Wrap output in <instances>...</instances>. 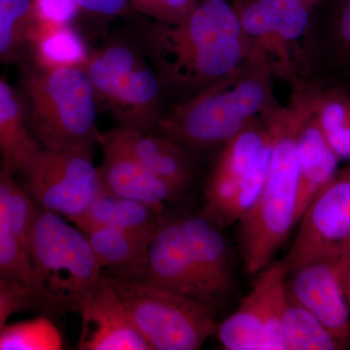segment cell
Returning <instances> with one entry per match:
<instances>
[{"mask_svg":"<svg viewBox=\"0 0 350 350\" xmlns=\"http://www.w3.org/2000/svg\"><path fill=\"white\" fill-rule=\"evenodd\" d=\"M298 94L312 112L338 160L349 162L350 91L338 87L327 90L303 87Z\"/></svg>","mask_w":350,"mask_h":350,"instance_id":"23","label":"cell"},{"mask_svg":"<svg viewBox=\"0 0 350 350\" xmlns=\"http://www.w3.org/2000/svg\"><path fill=\"white\" fill-rule=\"evenodd\" d=\"M20 174L40 208L68 221L82 215L103 190L93 149L40 148Z\"/></svg>","mask_w":350,"mask_h":350,"instance_id":"8","label":"cell"},{"mask_svg":"<svg viewBox=\"0 0 350 350\" xmlns=\"http://www.w3.org/2000/svg\"><path fill=\"white\" fill-rule=\"evenodd\" d=\"M305 1L308 4V5L312 6L313 8V7L317 5V4H319L320 2L323 1V0H305Z\"/></svg>","mask_w":350,"mask_h":350,"instance_id":"35","label":"cell"},{"mask_svg":"<svg viewBox=\"0 0 350 350\" xmlns=\"http://www.w3.org/2000/svg\"><path fill=\"white\" fill-rule=\"evenodd\" d=\"M303 107L271 113L267 124L271 135L268 172L259 196L239 221L244 267L257 275L268 267L296 226L298 189V137Z\"/></svg>","mask_w":350,"mask_h":350,"instance_id":"2","label":"cell"},{"mask_svg":"<svg viewBox=\"0 0 350 350\" xmlns=\"http://www.w3.org/2000/svg\"><path fill=\"white\" fill-rule=\"evenodd\" d=\"M89 57L85 41L70 25L34 19L25 57L43 66L85 68Z\"/></svg>","mask_w":350,"mask_h":350,"instance_id":"24","label":"cell"},{"mask_svg":"<svg viewBox=\"0 0 350 350\" xmlns=\"http://www.w3.org/2000/svg\"><path fill=\"white\" fill-rule=\"evenodd\" d=\"M79 10L75 0H33L34 19L36 21L70 24Z\"/></svg>","mask_w":350,"mask_h":350,"instance_id":"31","label":"cell"},{"mask_svg":"<svg viewBox=\"0 0 350 350\" xmlns=\"http://www.w3.org/2000/svg\"><path fill=\"white\" fill-rule=\"evenodd\" d=\"M345 291H347V298L350 304V268L347 271V278H345Z\"/></svg>","mask_w":350,"mask_h":350,"instance_id":"34","label":"cell"},{"mask_svg":"<svg viewBox=\"0 0 350 350\" xmlns=\"http://www.w3.org/2000/svg\"><path fill=\"white\" fill-rule=\"evenodd\" d=\"M284 261L291 271L322 259L350 258V161L315 196Z\"/></svg>","mask_w":350,"mask_h":350,"instance_id":"11","label":"cell"},{"mask_svg":"<svg viewBox=\"0 0 350 350\" xmlns=\"http://www.w3.org/2000/svg\"><path fill=\"white\" fill-rule=\"evenodd\" d=\"M254 63L253 72H237L193 94L163 114L158 129L189 151L225 144L269 112V90L265 64ZM239 72V71H238Z\"/></svg>","mask_w":350,"mask_h":350,"instance_id":"4","label":"cell"},{"mask_svg":"<svg viewBox=\"0 0 350 350\" xmlns=\"http://www.w3.org/2000/svg\"><path fill=\"white\" fill-rule=\"evenodd\" d=\"M34 308L31 290L24 283L0 275V332L14 313Z\"/></svg>","mask_w":350,"mask_h":350,"instance_id":"30","label":"cell"},{"mask_svg":"<svg viewBox=\"0 0 350 350\" xmlns=\"http://www.w3.org/2000/svg\"><path fill=\"white\" fill-rule=\"evenodd\" d=\"M144 46L163 86L197 94L238 72L251 56L234 3L199 0L178 24L154 23Z\"/></svg>","mask_w":350,"mask_h":350,"instance_id":"1","label":"cell"},{"mask_svg":"<svg viewBox=\"0 0 350 350\" xmlns=\"http://www.w3.org/2000/svg\"><path fill=\"white\" fill-rule=\"evenodd\" d=\"M285 350H338L345 345L288 292L283 320Z\"/></svg>","mask_w":350,"mask_h":350,"instance_id":"26","label":"cell"},{"mask_svg":"<svg viewBox=\"0 0 350 350\" xmlns=\"http://www.w3.org/2000/svg\"><path fill=\"white\" fill-rule=\"evenodd\" d=\"M13 174L0 167V275L24 283L31 282L27 251L20 243L11 216V195L16 181Z\"/></svg>","mask_w":350,"mask_h":350,"instance_id":"25","label":"cell"},{"mask_svg":"<svg viewBox=\"0 0 350 350\" xmlns=\"http://www.w3.org/2000/svg\"><path fill=\"white\" fill-rule=\"evenodd\" d=\"M145 46L122 39L90 54L85 69L98 109L108 110L119 126L140 131L158 129L163 83L144 56Z\"/></svg>","mask_w":350,"mask_h":350,"instance_id":"6","label":"cell"},{"mask_svg":"<svg viewBox=\"0 0 350 350\" xmlns=\"http://www.w3.org/2000/svg\"><path fill=\"white\" fill-rule=\"evenodd\" d=\"M83 232L105 273L126 280H142L153 237L100 226Z\"/></svg>","mask_w":350,"mask_h":350,"instance_id":"21","label":"cell"},{"mask_svg":"<svg viewBox=\"0 0 350 350\" xmlns=\"http://www.w3.org/2000/svg\"><path fill=\"white\" fill-rule=\"evenodd\" d=\"M103 158L100 167L101 189L110 194L142 200L162 207L183 192L148 172L128 152L98 137Z\"/></svg>","mask_w":350,"mask_h":350,"instance_id":"17","label":"cell"},{"mask_svg":"<svg viewBox=\"0 0 350 350\" xmlns=\"http://www.w3.org/2000/svg\"><path fill=\"white\" fill-rule=\"evenodd\" d=\"M80 9L100 17H115L126 12L129 0H75Z\"/></svg>","mask_w":350,"mask_h":350,"instance_id":"33","label":"cell"},{"mask_svg":"<svg viewBox=\"0 0 350 350\" xmlns=\"http://www.w3.org/2000/svg\"><path fill=\"white\" fill-rule=\"evenodd\" d=\"M234 5L251 57L292 77V57L310 31L312 7L305 0H236Z\"/></svg>","mask_w":350,"mask_h":350,"instance_id":"10","label":"cell"},{"mask_svg":"<svg viewBox=\"0 0 350 350\" xmlns=\"http://www.w3.org/2000/svg\"><path fill=\"white\" fill-rule=\"evenodd\" d=\"M289 271L284 259L269 264L236 312L217 325L219 342L228 350H285L283 320Z\"/></svg>","mask_w":350,"mask_h":350,"instance_id":"9","label":"cell"},{"mask_svg":"<svg viewBox=\"0 0 350 350\" xmlns=\"http://www.w3.org/2000/svg\"><path fill=\"white\" fill-rule=\"evenodd\" d=\"M61 332L48 317L5 325L0 332V350H61Z\"/></svg>","mask_w":350,"mask_h":350,"instance_id":"28","label":"cell"},{"mask_svg":"<svg viewBox=\"0 0 350 350\" xmlns=\"http://www.w3.org/2000/svg\"><path fill=\"white\" fill-rule=\"evenodd\" d=\"M209 306L179 219L165 217L152 238L142 280Z\"/></svg>","mask_w":350,"mask_h":350,"instance_id":"14","label":"cell"},{"mask_svg":"<svg viewBox=\"0 0 350 350\" xmlns=\"http://www.w3.org/2000/svg\"><path fill=\"white\" fill-rule=\"evenodd\" d=\"M202 285L215 299L232 286L229 251L219 225L204 214L179 219Z\"/></svg>","mask_w":350,"mask_h":350,"instance_id":"19","label":"cell"},{"mask_svg":"<svg viewBox=\"0 0 350 350\" xmlns=\"http://www.w3.org/2000/svg\"><path fill=\"white\" fill-rule=\"evenodd\" d=\"M332 39L340 57L350 62V0H340L332 23Z\"/></svg>","mask_w":350,"mask_h":350,"instance_id":"32","label":"cell"},{"mask_svg":"<svg viewBox=\"0 0 350 350\" xmlns=\"http://www.w3.org/2000/svg\"><path fill=\"white\" fill-rule=\"evenodd\" d=\"M303 120L298 137L299 177L296 199V225L306 207L338 172V160L327 144L317 120L300 96Z\"/></svg>","mask_w":350,"mask_h":350,"instance_id":"18","label":"cell"},{"mask_svg":"<svg viewBox=\"0 0 350 350\" xmlns=\"http://www.w3.org/2000/svg\"><path fill=\"white\" fill-rule=\"evenodd\" d=\"M350 258L317 260L289 271L288 292L347 347L350 342V304L345 278Z\"/></svg>","mask_w":350,"mask_h":350,"instance_id":"12","label":"cell"},{"mask_svg":"<svg viewBox=\"0 0 350 350\" xmlns=\"http://www.w3.org/2000/svg\"><path fill=\"white\" fill-rule=\"evenodd\" d=\"M107 275L149 349H199L215 333L217 323L206 304L144 280Z\"/></svg>","mask_w":350,"mask_h":350,"instance_id":"7","label":"cell"},{"mask_svg":"<svg viewBox=\"0 0 350 350\" xmlns=\"http://www.w3.org/2000/svg\"><path fill=\"white\" fill-rule=\"evenodd\" d=\"M18 90L0 79V167L20 174L40 149Z\"/></svg>","mask_w":350,"mask_h":350,"instance_id":"22","label":"cell"},{"mask_svg":"<svg viewBox=\"0 0 350 350\" xmlns=\"http://www.w3.org/2000/svg\"><path fill=\"white\" fill-rule=\"evenodd\" d=\"M199 0H129L138 12L156 24L174 25L185 19Z\"/></svg>","mask_w":350,"mask_h":350,"instance_id":"29","label":"cell"},{"mask_svg":"<svg viewBox=\"0 0 350 350\" xmlns=\"http://www.w3.org/2000/svg\"><path fill=\"white\" fill-rule=\"evenodd\" d=\"M16 89L24 103L32 135L45 149H93L96 98L85 68L48 66L25 57Z\"/></svg>","mask_w":350,"mask_h":350,"instance_id":"3","label":"cell"},{"mask_svg":"<svg viewBox=\"0 0 350 350\" xmlns=\"http://www.w3.org/2000/svg\"><path fill=\"white\" fill-rule=\"evenodd\" d=\"M165 219L162 207L101 190L87 211L70 222L81 231L100 226L154 237Z\"/></svg>","mask_w":350,"mask_h":350,"instance_id":"20","label":"cell"},{"mask_svg":"<svg viewBox=\"0 0 350 350\" xmlns=\"http://www.w3.org/2000/svg\"><path fill=\"white\" fill-rule=\"evenodd\" d=\"M100 137L128 152L148 172L181 192L192 183L195 174L192 152L167 135L118 126L100 133Z\"/></svg>","mask_w":350,"mask_h":350,"instance_id":"16","label":"cell"},{"mask_svg":"<svg viewBox=\"0 0 350 350\" xmlns=\"http://www.w3.org/2000/svg\"><path fill=\"white\" fill-rule=\"evenodd\" d=\"M269 138V129L253 124L226 142L207 181L202 214L219 226Z\"/></svg>","mask_w":350,"mask_h":350,"instance_id":"15","label":"cell"},{"mask_svg":"<svg viewBox=\"0 0 350 350\" xmlns=\"http://www.w3.org/2000/svg\"><path fill=\"white\" fill-rule=\"evenodd\" d=\"M33 22V0H0V63L25 59Z\"/></svg>","mask_w":350,"mask_h":350,"instance_id":"27","label":"cell"},{"mask_svg":"<svg viewBox=\"0 0 350 350\" xmlns=\"http://www.w3.org/2000/svg\"><path fill=\"white\" fill-rule=\"evenodd\" d=\"M75 312L81 319L78 349L150 350L105 271L75 306Z\"/></svg>","mask_w":350,"mask_h":350,"instance_id":"13","label":"cell"},{"mask_svg":"<svg viewBox=\"0 0 350 350\" xmlns=\"http://www.w3.org/2000/svg\"><path fill=\"white\" fill-rule=\"evenodd\" d=\"M34 308L75 312L103 271L86 234L68 219L39 207L29 241Z\"/></svg>","mask_w":350,"mask_h":350,"instance_id":"5","label":"cell"}]
</instances>
